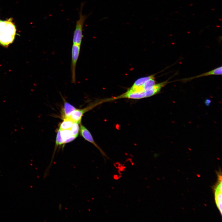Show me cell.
<instances>
[{
	"label": "cell",
	"mask_w": 222,
	"mask_h": 222,
	"mask_svg": "<svg viewBox=\"0 0 222 222\" xmlns=\"http://www.w3.org/2000/svg\"><path fill=\"white\" fill-rule=\"evenodd\" d=\"M84 5L82 3L80 11L79 13V18L77 22L75 29L74 31L73 37V44L81 45L83 36L82 34L83 28L85 22L88 17L86 15H83L82 11Z\"/></svg>",
	"instance_id": "7a4b0ae2"
},
{
	"label": "cell",
	"mask_w": 222,
	"mask_h": 222,
	"mask_svg": "<svg viewBox=\"0 0 222 222\" xmlns=\"http://www.w3.org/2000/svg\"><path fill=\"white\" fill-rule=\"evenodd\" d=\"M84 114L82 109H76L72 113L69 118L73 122L80 124L81 122L82 117Z\"/></svg>",
	"instance_id": "ba28073f"
},
{
	"label": "cell",
	"mask_w": 222,
	"mask_h": 222,
	"mask_svg": "<svg viewBox=\"0 0 222 222\" xmlns=\"http://www.w3.org/2000/svg\"><path fill=\"white\" fill-rule=\"evenodd\" d=\"M218 181L214 187L215 199L217 207L222 214V176L221 173L218 174Z\"/></svg>",
	"instance_id": "277c9868"
},
{
	"label": "cell",
	"mask_w": 222,
	"mask_h": 222,
	"mask_svg": "<svg viewBox=\"0 0 222 222\" xmlns=\"http://www.w3.org/2000/svg\"><path fill=\"white\" fill-rule=\"evenodd\" d=\"M61 124L60 129L61 130H70L74 122L69 118L64 119Z\"/></svg>",
	"instance_id": "9c48e42d"
},
{
	"label": "cell",
	"mask_w": 222,
	"mask_h": 222,
	"mask_svg": "<svg viewBox=\"0 0 222 222\" xmlns=\"http://www.w3.org/2000/svg\"><path fill=\"white\" fill-rule=\"evenodd\" d=\"M78 123L74 122L70 129V130L73 136L76 137L78 136L79 131V126Z\"/></svg>",
	"instance_id": "8fae6325"
},
{
	"label": "cell",
	"mask_w": 222,
	"mask_h": 222,
	"mask_svg": "<svg viewBox=\"0 0 222 222\" xmlns=\"http://www.w3.org/2000/svg\"><path fill=\"white\" fill-rule=\"evenodd\" d=\"M155 74L139 78L135 82L132 86L137 87L142 85L148 80L152 79H155Z\"/></svg>",
	"instance_id": "30bf717a"
},
{
	"label": "cell",
	"mask_w": 222,
	"mask_h": 222,
	"mask_svg": "<svg viewBox=\"0 0 222 222\" xmlns=\"http://www.w3.org/2000/svg\"><path fill=\"white\" fill-rule=\"evenodd\" d=\"M80 133L81 135L85 139L94 145L99 149L102 155L106 157L104 152L95 142L92 135L89 130L82 125H81L80 127Z\"/></svg>",
	"instance_id": "5b68a950"
},
{
	"label": "cell",
	"mask_w": 222,
	"mask_h": 222,
	"mask_svg": "<svg viewBox=\"0 0 222 222\" xmlns=\"http://www.w3.org/2000/svg\"><path fill=\"white\" fill-rule=\"evenodd\" d=\"M65 101L64 108L63 111V119L69 118L70 116L72 113L76 109L73 105L66 101L65 98H63Z\"/></svg>",
	"instance_id": "52a82bcc"
},
{
	"label": "cell",
	"mask_w": 222,
	"mask_h": 222,
	"mask_svg": "<svg viewBox=\"0 0 222 222\" xmlns=\"http://www.w3.org/2000/svg\"><path fill=\"white\" fill-rule=\"evenodd\" d=\"M222 66L219 67L210 71L204 73L202 74L191 77H189L177 80L183 82H186L190 81L193 79L203 77L212 75H221Z\"/></svg>",
	"instance_id": "8992f818"
},
{
	"label": "cell",
	"mask_w": 222,
	"mask_h": 222,
	"mask_svg": "<svg viewBox=\"0 0 222 222\" xmlns=\"http://www.w3.org/2000/svg\"><path fill=\"white\" fill-rule=\"evenodd\" d=\"M13 18L6 21L0 19V44L7 47L15 40L17 30Z\"/></svg>",
	"instance_id": "6da1fadb"
},
{
	"label": "cell",
	"mask_w": 222,
	"mask_h": 222,
	"mask_svg": "<svg viewBox=\"0 0 222 222\" xmlns=\"http://www.w3.org/2000/svg\"><path fill=\"white\" fill-rule=\"evenodd\" d=\"M61 135L64 142L72 136L70 130H61Z\"/></svg>",
	"instance_id": "7c38bea8"
},
{
	"label": "cell",
	"mask_w": 222,
	"mask_h": 222,
	"mask_svg": "<svg viewBox=\"0 0 222 222\" xmlns=\"http://www.w3.org/2000/svg\"><path fill=\"white\" fill-rule=\"evenodd\" d=\"M76 138V137L72 136L70 138H69L68 139L66 140L64 142V144H66V143H69V142L73 141Z\"/></svg>",
	"instance_id": "5bb4252c"
},
{
	"label": "cell",
	"mask_w": 222,
	"mask_h": 222,
	"mask_svg": "<svg viewBox=\"0 0 222 222\" xmlns=\"http://www.w3.org/2000/svg\"><path fill=\"white\" fill-rule=\"evenodd\" d=\"M56 143L57 146L61 145L64 144V142L61 137V130L60 129L59 130L57 133Z\"/></svg>",
	"instance_id": "4fadbf2b"
},
{
	"label": "cell",
	"mask_w": 222,
	"mask_h": 222,
	"mask_svg": "<svg viewBox=\"0 0 222 222\" xmlns=\"http://www.w3.org/2000/svg\"><path fill=\"white\" fill-rule=\"evenodd\" d=\"M210 102V100L209 99H208L205 101V103L207 105H209Z\"/></svg>",
	"instance_id": "9a60e30c"
},
{
	"label": "cell",
	"mask_w": 222,
	"mask_h": 222,
	"mask_svg": "<svg viewBox=\"0 0 222 222\" xmlns=\"http://www.w3.org/2000/svg\"><path fill=\"white\" fill-rule=\"evenodd\" d=\"M81 46L73 44L72 49V59L71 64V82L76 83V69L77 61L80 51Z\"/></svg>",
	"instance_id": "3957f363"
}]
</instances>
